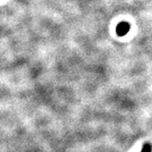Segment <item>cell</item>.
Here are the masks:
<instances>
[{
	"label": "cell",
	"instance_id": "obj_2",
	"mask_svg": "<svg viewBox=\"0 0 152 152\" xmlns=\"http://www.w3.org/2000/svg\"><path fill=\"white\" fill-rule=\"evenodd\" d=\"M140 152H152V145H151V143L146 142L143 145L142 148H141V151Z\"/></svg>",
	"mask_w": 152,
	"mask_h": 152
},
{
	"label": "cell",
	"instance_id": "obj_1",
	"mask_svg": "<svg viewBox=\"0 0 152 152\" xmlns=\"http://www.w3.org/2000/svg\"><path fill=\"white\" fill-rule=\"evenodd\" d=\"M130 30V24L126 22V21H122L119 23L115 28V32L119 37H123L126 35Z\"/></svg>",
	"mask_w": 152,
	"mask_h": 152
}]
</instances>
